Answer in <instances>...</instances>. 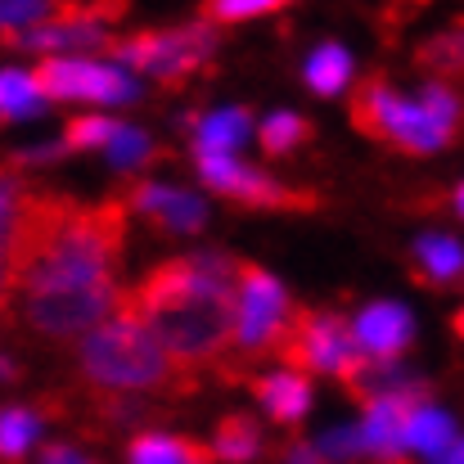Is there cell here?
Masks as SVG:
<instances>
[{
  "instance_id": "cell-36",
  "label": "cell",
  "mask_w": 464,
  "mask_h": 464,
  "mask_svg": "<svg viewBox=\"0 0 464 464\" xmlns=\"http://www.w3.org/2000/svg\"><path fill=\"white\" fill-rule=\"evenodd\" d=\"M0 118H5V113H0Z\"/></svg>"
},
{
  "instance_id": "cell-12",
  "label": "cell",
  "mask_w": 464,
  "mask_h": 464,
  "mask_svg": "<svg viewBox=\"0 0 464 464\" xmlns=\"http://www.w3.org/2000/svg\"><path fill=\"white\" fill-rule=\"evenodd\" d=\"M131 208H136L140 217H150L154 226L171 230V235H194V230H203V221H208V208H203L194 194L171 189V185H158V180H136Z\"/></svg>"
},
{
  "instance_id": "cell-27",
  "label": "cell",
  "mask_w": 464,
  "mask_h": 464,
  "mask_svg": "<svg viewBox=\"0 0 464 464\" xmlns=\"http://www.w3.org/2000/svg\"><path fill=\"white\" fill-rule=\"evenodd\" d=\"M109 158H113V167H118V171H140V167L154 158V140H150L145 131L122 127V131H118V140L109 145Z\"/></svg>"
},
{
  "instance_id": "cell-32",
  "label": "cell",
  "mask_w": 464,
  "mask_h": 464,
  "mask_svg": "<svg viewBox=\"0 0 464 464\" xmlns=\"http://www.w3.org/2000/svg\"><path fill=\"white\" fill-rule=\"evenodd\" d=\"M451 329H456V338H460V343H464V307L456 311V320H451Z\"/></svg>"
},
{
  "instance_id": "cell-33",
  "label": "cell",
  "mask_w": 464,
  "mask_h": 464,
  "mask_svg": "<svg viewBox=\"0 0 464 464\" xmlns=\"http://www.w3.org/2000/svg\"><path fill=\"white\" fill-rule=\"evenodd\" d=\"M451 198H456V212H460V217H464V180H460V185H456V194H451Z\"/></svg>"
},
{
  "instance_id": "cell-1",
  "label": "cell",
  "mask_w": 464,
  "mask_h": 464,
  "mask_svg": "<svg viewBox=\"0 0 464 464\" xmlns=\"http://www.w3.org/2000/svg\"><path fill=\"white\" fill-rule=\"evenodd\" d=\"M127 235L122 203H72L27 194L9 248L5 271L9 285L27 294V303H59L77 294L118 289V257Z\"/></svg>"
},
{
  "instance_id": "cell-25",
  "label": "cell",
  "mask_w": 464,
  "mask_h": 464,
  "mask_svg": "<svg viewBox=\"0 0 464 464\" xmlns=\"http://www.w3.org/2000/svg\"><path fill=\"white\" fill-rule=\"evenodd\" d=\"M294 0H208L203 5V23H248V18H262V14H276Z\"/></svg>"
},
{
  "instance_id": "cell-21",
  "label": "cell",
  "mask_w": 464,
  "mask_h": 464,
  "mask_svg": "<svg viewBox=\"0 0 464 464\" xmlns=\"http://www.w3.org/2000/svg\"><path fill=\"white\" fill-rule=\"evenodd\" d=\"M257 140H262L266 154H289L303 140H311V127H307V118H298V113H271L257 127Z\"/></svg>"
},
{
  "instance_id": "cell-23",
  "label": "cell",
  "mask_w": 464,
  "mask_h": 464,
  "mask_svg": "<svg viewBox=\"0 0 464 464\" xmlns=\"http://www.w3.org/2000/svg\"><path fill=\"white\" fill-rule=\"evenodd\" d=\"M36 100H41V91H36L32 72H14V68L0 72V113H5V118H27V113H36V109H41Z\"/></svg>"
},
{
  "instance_id": "cell-26",
  "label": "cell",
  "mask_w": 464,
  "mask_h": 464,
  "mask_svg": "<svg viewBox=\"0 0 464 464\" xmlns=\"http://www.w3.org/2000/svg\"><path fill=\"white\" fill-rule=\"evenodd\" d=\"M68 5L59 0H0V27L5 32H23V27H36L54 14H63Z\"/></svg>"
},
{
  "instance_id": "cell-24",
  "label": "cell",
  "mask_w": 464,
  "mask_h": 464,
  "mask_svg": "<svg viewBox=\"0 0 464 464\" xmlns=\"http://www.w3.org/2000/svg\"><path fill=\"white\" fill-rule=\"evenodd\" d=\"M118 131L122 127L113 118H100V113L95 118H72L68 131H63V150H72V154L77 150H109L118 140Z\"/></svg>"
},
{
  "instance_id": "cell-35",
  "label": "cell",
  "mask_w": 464,
  "mask_h": 464,
  "mask_svg": "<svg viewBox=\"0 0 464 464\" xmlns=\"http://www.w3.org/2000/svg\"><path fill=\"white\" fill-rule=\"evenodd\" d=\"M392 464H401V460H392Z\"/></svg>"
},
{
  "instance_id": "cell-30",
  "label": "cell",
  "mask_w": 464,
  "mask_h": 464,
  "mask_svg": "<svg viewBox=\"0 0 464 464\" xmlns=\"http://www.w3.org/2000/svg\"><path fill=\"white\" fill-rule=\"evenodd\" d=\"M438 464H464V438H456V447H451V451H447Z\"/></svg>"
},
{
  "instance_id": "cell-20",
  "label": "cell",
  "mask_w": 464,
  "mask_h": 464,
  "mask_svg": "<svg viewBox=\"0 0 464 464\" xmlns=\"http://www.w3.org/2000/svg\"><path fill=\"white\" fill-rule=\"evenodd\" d=\"M420 63L433 72V82H447V77H460L464 72V23L438 32L433 41H424L420 50Z\"/></svg>"
},
{
  "instance_id": "cell-4",
  "label": "cell",
  "mask_w": 464,
  "mask_h": 464,
  "mask_svg": "<svg viewBox=\"0 0 464 464\" xmlns=\"http://www.w3.org/2000/svg\"><path fill=\"white\" fill-rule=\"evenodd\" d=\"M82 370L95 388L109 392H145V388H167L185 370L171 361L167 343L154 334V324L122 298L100 329L82 338Z\"/></svg>"
},
{
  "instance_id": "cell-3",
  "label": "cell",
  "mask_w": 464,
  "mask_h": 464,
  "mask_svg": "<svg viewBox=\"0 0 464 464\" xmlns=\"http://www.w3.org/2000/svg\"><path fill=\"white\" fill-rule=\"evenodd\" d=\"M347 118H352L356 131L388 140L401 154L424 158L451 145V136L460 131L464 100L451 82H429L420 95H401L383 77H370V82L356 86Z\"/></svg>"
},
{
  "instance_id": "cell-13",
  "label": "cell",
  "mask_w": 464,
  "mask_h": 464,
  "mask_svg": "<svg viewBox=\"0 0 464 464\" xmlns=\"http://www.w3.org/2000/svg\"><path fill=\"white\" fill-rule=\"evenodd\" d=\"M253 392H257L262 411H266L276 424H298L311 411V383H307V374H298V370L262 374V379L253 383Z\"/></svg>"
},
{
  "instance_id": "cell-9",
  "label": "cell",
  "mask_w": 464,
  "mask_h": 464,
  "mask_svg": "<svg viewBox=\"0 0 464 464\" xmlns=\"http://www.w3.org/2000/svg\"><path fill=\"white\" fill-rule=\"evenodd\" d=\"M194 162H198V176L208 180V189H217L221 198H235L244 208H285V212H307V208H315L311 194L271 180L266 171L239 162L235 154H194Z\"/></svg>"
},
{
  "instance_id": "cell-8",
  "label": "cell",
  "mask_w": 464,
  "mask_h": 464,
  "mask_svg": "<svg viewBox=\"0 0 464 464\" xmlns=\"http://www.w3.org/2000/svg\"><path fill=\"white\" fill-rule=\"evenodd\" d=\"M32 82H36L41 100H95V104H127V100H136V82L118 63H95L86 54L41 59Z\"/></svg>"
},
{
  "instance_id": "cell-29",
  "label": "cell",
  "mask_w": 464,
  "mask_h": 464,
  "mask_svg": "<svg viewBox=\"0 0 464 464\" xmlns=\"http://www.w3.org/2000/svg\"><path fill=\"white\" fill-rule=\"evenodd\" d=\"M45 464H91V460L77 456L72 447H50V451H45Z\"/></svg>"
},
{
  "instance_id": "cell-34",
  "label": "cell",
  "mask_w": 464,
  "mask_h": 464,
  "mask_svg": "<svg viewBox=\"0 0 464 464\" xmlns=\"http://www.w3.org/2000/svg\"><path fill=\"white\" fill-rule=\"evenodd\" d=\"M0 379H14V365H9L5 356H0Z\"/></svg>"
},
{
  "instance_id": "cell-6",
  "label": "cell",
  "mask_w": 464,
  "mask_h": 464,
  "mask_svg": "<svg viewBox=\"0 0 464 464\" xmlns=\"http://www.w3.org/2000/svg\"><path fill=\"white\" fill-rule=\"evenodd\" d=\"M289 324H294V311H289V294L285 285L244 262L239 271V303H235V334H230V347L239 356H266V352H280L285 338H289Z\"/></svg>"
},
{
  "instance_id": "cell-14",
  "label": "cell",
  "mask_w": 464,
  "mask_h": 464,
  "mask_svg": "<svg viewBox=\"0 0 464 464\" xmlns=\"http://www.w3.org/2000/svg\"><path fill=\"white\" fill-rule=\"evenodd\" d=\"M456 447V420L438 406H420L406 429V451H420L424 460H442Z\"/></svg>"
},
{
  "instance_id": "cell-5",
  "label": "cell",
  "mask_w": 464,
  "mask_h": 464,
  "mask_svg": "<svg viewBox=\"0 0 464 464\" xmlns=\"http://www.w3.org/2000/svg\"><path fill=\"white\" fill-rule=\"evenodd\" d=\"M280 356L298 370V374H334L343 379L352 392L370 379V356L356 343V329L334 315V311H294L289 338L280 347Z\"/></svg>"
},
{
  "instance_id": "cell-19",
  "label": "cell",
  "mask_w": 464,
  "mask_h": 464,
  "mask_svg": "<svg viewBox=\"0 0 464 464\" xmlns=\"http://www.w3.org/2000/svg\"><path fill=\"white\" fill-rule=\"evenodd\" d=\"M212 451L185 442V438H167V433H140L131 442V464H208Z\"/></svg>"
},
{
  "instance_id": "cell-31",
  "label": "cell",
  "mask_w": 464,
  "mask_h": 464,
  "mask_svg": "<svg viewBox=\"0 0 464 464\" xmlns=\"http://www.w3.org/2000/svg\"><path fill=\"white\" fill-rule=\"evenodd\" d=\"M5 294H9V271H5V253H0V311H5Z\"/></svg>"
},
{
  "instance_id": "cell-7",
  "label": "cell",
  "mask_w": 464,
  "mask_h": 464,
  "mask_svg": "<svg viewBox=\"0 0 464 464\" xmlns=\"http://www.w3.org/2000/svg\"><path fill=\"white\" fill-rule=\"evenodd\" d=\"M217 45V32L208 23L198 27H171V32H136L122 41H109V54L127 63L131 72H145L158 82H185L198 63H208Z\"/></svg>"
},
{
  "instance_id": "cell-10",
  "label": "cell",
  "mask_w": 464,
  "mask_h": 464,
  "mask_svg": "<svg viewBox=\"0 0 464 464\" xmlns=\"http://www.w3.org/2000/svg\"><path fill=\"white\" fill-rule=\"evenodd\" d=\"M9 45H23V50H36L41 59H54V54H77L82 45H109L104 41V23H100V9L91 14H77L72 5L36 27H23V32H5Z\"/></svg>"
},
{
  "instance_id": "cell-11",
  "label": "cell",
  "mask_w": 464,
  "mask_h": 464,
  "mask_svg": "<svg viewBox=\"0 0 464 464\" xmlns=\"http://www.w3.org/2000/svg\"><path fill=\"white\" fill-rule=\"evenodd\" d=\"M352 329H356L361 352H365L374 365L397 361V356L411 347V338H415V320H411V311L401 307V303H370V307L356 315Z\"/></svg>"
},
{
  "instance_id": "cell-17",
  "label": "cell",
  "mask_w": 464,
  "mask_h": 464,
  "mask_svg": "<svg viewBox=\"0 0 464 464\" xmlns=\"http://www.w3.org/2000/svg\"><path fill=\"white\" fill-rule=\"evenodd\" d=\"M257 451H262V433H257V424L248 415H226L217 424V433H212V456L217 460L248 464V460H257Z\"/></svg>"
},
{
  "instance_id": "cell-15",
  "label": "cell",
  "mask_w": 464,
  "mask_h": 464,
  "mask_svg": "<svg viewBox=\"0 0 464 464\" xmlns=\"http://www.w3.org/2000/svg\"><path fill=\"white\" fill-rule=\"evenodd\" d=\"M198 127V140H194V154H230L235 145L248 140L253 131V118L248 109H221V113H208Z\"/></svg>"
},
{
  "instance_id": "cell-2",
  "label": "cell",
  "mask_w": 464,
  "mask_h": 464,
  "mask_svg": "<svg viewBox=\"0 0 464 464\" xmlns=\"http://www.w3.org/2000/svg\"><path fill=\"white\" fill-rule=\"evenodd\" d=\"M239 271H244V262H235L230 253L171 257L127 294V303L154 324L171 361L189 374L194 365H203L230 347Z\"/></svg>"
},
{
  "instance_id": "cell-22",
  "label": "cell",
  "mask_w": 464,
  "mask_h": 464,
  "mask_svg": "<svg viewBox=\"0 0 464 464\" xmlns=\"http://www.w3.org/2000/svg\"><path fill=\"white\" fill-rule=\"evenodd\" d=\"M36 429H41V420H36L32 411L5 406V411H0V456H5V460H18V456L36 442Z\"/></svg>"
},
{
  "instance_id": "cell-18",
  "label": "cell",
  "mask_w": 464,
  "mask_h": 464,
  "mask_svg": "<svg viewBox=\"0 0 464 464\" xmlns=\"http://www.w3.org/2000/svg\"><path fill=\"white\" fill-rule=\"evenodd\" d=\"M347 82H352V54L343 50V45H315L307 59V86L315 95H338V91H347Z\"/></svg>"
},
{
  "instance_id": "cell-28",
  "label": "cell",
  "mask_w": 464,
  "mask_h": 464,
  "mask_svg": "<svg viewBox=\"0 0 464 464\" xmlns=\"http://www.w3.org/2000/svg\"><path fill=\"white\" fill-rule=\"evenodd\" d=\"M23 203H27L23 180H18V176H9V171H0V253L9 248V235H14V221H18Z\"/></svg>"
},
{
  "instance_id": "cell-16",
  "label": "cell",
  "mask_w": 464,
  "mask_h": 464,
  "mask_svg": "<svg viewBox=\"0 0 464 464\" xmlns=\"http://www.w3.org/2000/svg\"><path fill=\"white\" fill-rule=\"evenodd\" d=\"M415 262L433 285H456L464 280V244L451 235H424L415 244Z\"/></svg>"
}]
</instances>
